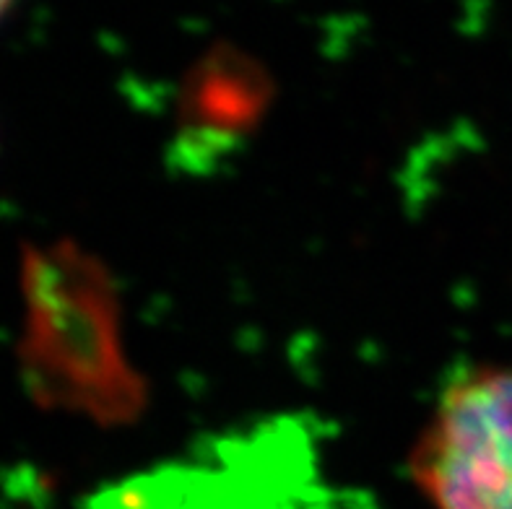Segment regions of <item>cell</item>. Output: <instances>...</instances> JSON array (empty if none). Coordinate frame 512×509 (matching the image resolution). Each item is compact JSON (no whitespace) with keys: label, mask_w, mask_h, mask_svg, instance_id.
<instances>
[{"label":"cell","mask_w":512,"mask_h":509,"mask_svg":"<svg viewBox=\"0 0 512 509\" xmlns=\"http://www.w3.org/2000/svg\"><path fill=\"white\" fill-rule=\"evenodd\" d=\"M39 330L58 393L107 421L141 411L146 387L125 361L112 286L78 252L52 255L34 271ZM50 372V374H52Z\"/></svg>","instance_id":"obj_1"},{"label":"cell","mask_w":512,"mask_h":509,"mask_svg":"<svg viewBox=\"0 0 512 509\" xmlns=\"http://www.w3.org/2000/svg\"><path fill=\"white\" fill-rule=\"evenodd\" d=\"M409 468L435 509H512V369L458 374Z\"/></svg>","instance_id":"obj_2"},{"label":"cell","mask_w":512,"mask_h":509,"mask_svg":"<svg viewBox=\"0 0 512 509\" xmlns=\"http://www.w3.org/2000/svg\"><path fill=\"white\" fill-rule=\"evenodd\" d=\"M188 102L203 133H242L260 115L263 81L258 68L245 60L211 58L198 68Z\"/></svg>","instance_id":"obj_3"},{"label":"cell","mask_w":512,"mask_h":509,"mask_svg":"<svg viewBox=\"0 0 512 509\" xmlns=\"http://www.w3.org/2000/svg\"><path fill=\"white\" fill-rule=\"evenodd\" d=\"M8 3H11V0H0V16H3V11L8 8Z\"/></svg>","instance_id":"obj_4"}]
</instances>
